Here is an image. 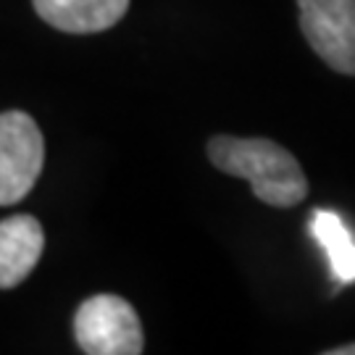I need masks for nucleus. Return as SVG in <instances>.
<instances>
[{
  "instance_id": "6e6552de",
  "label": "nucleus",
  "mask_w": 355,
  "mask_h": 355,
  "mask_svg": "<svg viewBox=\"0 0 355 355\" xmlns=\"http://www.w3.org/2000/svg\"><path fill=\"white\" fill-rule=\"evenodd\" d=\"M327 355H355V343L343 345V347H331V350H327Z\"/></svg>"
},
{
  "instance_id": "f03ea898",
  "label": "nucleus",
  "mask_w": 355,
  "mask_h": 355,
  "mask_svg": "<svg viewBox=\"0 0 355 355\" xmlns=\"http://www.w3.org/2000/svg\"><path fill=\"white\" fill-rule=\"evenodd\" d=\"M74 337L89 355H140L145 347L140 316L119 295H95L79 305Z\"/></svg>"
},
{
  "instance_id": "0eeeda50",
  "label": "nucleus",
  "mask_w": 355,
  "mask_h": 355,
  "mask_svg": "<svg viewBox=\"0 0 355 355\" xmlns=\"http://www.w3.org/2000/svg\"><path fill=\"white\" fill-rule=\"evenodd\" d=\"M311 229L316 232L318 242L324 245V250L329 253L331 268L340 277V282L355 279V242L353 234L347 232L340 216L327 214V211H316Z\"/></svg>"
},
{
  "instance_id": "39448f33",
  "label": "nucleus",
  "mask_w": 355,
  "mask_h": 355,
  "mask_svg": "<svg viewBox=\"0 0 355 355\" xmlns=\"http://www.w3.org/2000/svg\"><path fill=\"white\" fill-rule=\"evenodd\" d=\"M45 250V232L26 214L0 221V290H11L35 271Z\"/></svg>"
},
{
  "instance_id": "7ed1b4c3",
  "label": "nucleus",
  "mask_w": 355,
  "mask_h": 355,
  "mask_svg": "<svg viewBox=\"0 0 355 355\" xmlns=\"http://www.w3.org/2000/svg\"><path fill=\"white\" fill-rule=\"evenodd\" d=\"M45 164V140L24 111L0 114V205L24 200Z\"/></svg>"
},
{
  "instance_id": "423d86ee",
  "label": "nucleus",
  "mask_w": 355,
  "mask_h": 355,
  "mask_svg": "<svg viewBox=\"0 0 355 355\" xmlns=\"http://www.w3.org/2000/svg\"><path fill=\"white\" fill-rule=\"evenodd\" d=\"M42 21L69 35L105 32L124 19L129 0H32Z\"/></svg>"
},
{
  "instance_id": "20e7f679",
  "label": "nucleus",
  "mask_w": 355,
  "mask_h": 355,
  "mask_svg": "<svg viewBox=\"0 0 355 355\" xmlns=\"http://www.w3.org/2000/svg\"><path fill=\"white\" fill-rule=\"evenodd\" d=\"M300 29L318 58L355 76V0H297Z\"/></svg>"
},
{
  "instance_id": "f257e3e1",
  "label": "nucleus",
  "mask_w": 355,
  "mask_h": 355,
  "mask_svg": "<svg viewBox=\"0 0 355 355\" xmlns=\"http://www.w3.org/2000/svg\"><path fill=\"white\" fill-rule=\"evenodd\" d=\"M208 158L218 171L250 182L255 198L271 208H292L308 195L303 166L271 140L216 135L208 142Z\"/></svg>"
}]
</instances>
